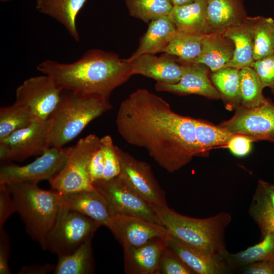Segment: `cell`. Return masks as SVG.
I'll use <instances>...</instances> for the list:
<instances>
[{"mask_svg": "<svg viewBox=\"0 0 274 274\" xmlns=\"http://www.w3.org/2000/svg\"><path fill=\"white\" fill-rule=\"evenodd\" d=\"M116 124L125 142L146 149L169 173L200 156L193 118L174 112L165 99L147 89H138L121 101Z\"/></svg>", "mask_w": 274, "mask_h": 274, "instance_id": "cell-1", "label": "cell"}, {"mask_svg": "<svg viewBox=\"0 0 274 274\" xmlns=\"http://www.w3.org/2000/svg\"><path fill=\"white\" fill-rule=\"evenodd\" d=\"M37 68L51 77L62 90L106 98L133 76L131 63L126 59L97 49L87 51L72 63L47 59Z\"/></svg>", "mask_w": 274, "mask_h": 274, "instance_id": "cell-2", "label": "cell"}, {"mask_svg": "<svg viewBox=\"0 0 274 274\" xmlns=\"http://www.w3.org/2000/svg\"><path fill=\"white\" fill-rule=\"evenodd\" d=\"M153 208L160 224L184 243L223 257L228 252L225 243V231L231 221L228 213L196 218L180 214L168 206Z\"/></svg>", "mask_w": 274, "mask_h": 274, "instance_id": "cell-3", "label": "cell"}, {"mask_svg": "<svg viewBox=\"0 0 274 274\" xmlns=\"http://www.w3.org/2000/svg\"><path fill=\"white\" fill-rule=\"evenodd\" d=\"M113 108L109 98L83 95L63 90L60 100L49 118V147L63 148L94 119Z\"/></svg>", "mask_w": 274, "mask_h": 274, "instance_id": "cell-4", "label": "cell"}, {"mask_svg": "<svg viewBox=\"0 0 274 274\" xmlns=\"http://www.w3.org/2000/svg\"><path fill=\"white\" fill-rule=\"evenodd\" d=\"M8 186L16 212L31 238L43 246L62 207L61 195L53 190L40 188L37 183H19Z\"/></svg>", "mask_w": 274, "mask_h": 274, "instance_id": "cell-5", "label": "cell"}, {"mask_svg": "<svg viewBox=\"0 0 274 274\" xmlns=\"http://www.w3.org/2000/svg\"><path fill=\"white\" fill-rule=\"evenodd\" d=\"M99 141L96 135L91 134L80 139L74 146L65 148L64 165L48 180L51 189L64 194L94 188L88 166L91 157L99 146Z\"/></svg>", "mask_w": 274, "mask_h": 274, "instance_id": "cell-6", "label": "cell"}, {"mask_svg": "<svg viewBox=\"0 0 274 274\" xmlns=\"http://www.w3.org/2000/svg\"><path fill=\"white\" fill-rule=\"evenodd\" d=\"M100 226L91 218L62 206L42 249L58 257L68 255L92 238Z\"/></svg>", "mask_w": 274, "mask_h": 274, "instance_id": "cell-7", "label": "cell"}, {"mask_svg": "<svg viewBox=\"0 0 274 274\" xmlns=\"http://www.w3.org/2000/svg\"><path fill=\"white\" fill-rule=\"evenodd\" d=\"M51 125L47 120L34 119L28 126L15 131L0 140L2 161H22L27 158L41 155L49 148L48 136Z\"/></svg>", "mask_w": 274, "mask_h": 274, "instance_id": "cell-8", "label": "cell"}, {"mask_svg": "<svg viewBox=\"0 0 274 274\" xmlns=\"http://www.w3.org/2000/svg\"><path fill=\"white\" fill-rule=\"evenodd\" d=\"M53 78L42 74L26 79L16 90L15 103L27 108L35 119H48L62 92Z\"/></svg>", "mask_w": 274, "mask_h": 274, "instance_id": "cell-9", "label": "cell"}, {"mask_svg": "<svg viewBox=\"0 0 274 274\" xmlns=\"http://www.w3.org/2000/svg\"><path fill=\"white\" fill-rule=\"evenodd\" d=\"M66 158L65 148L49 147L35 160L26 165H2L0 169V185L38 184L43 180H49L62 169Z\"/></svg>", "mask_w": 274, "mask_h": 274, "instance_id": "cell-10", "label": "cell"}, {"mask_svg": "<svg viewBox=\"0 0 274 274\" xmlns=\"http://www.w3.org/2000/svg\"><path fill=\"white\" fill-rule=\"evenodd\" d=\"M93 185L104 197L111 216H138L160 224L153 207L118 177L99 181Z\"/></svg>", "mask_w": 274, "mask_h": 274, "instance_id": "cell-11", "label": "cell"}, {"mask_svg": "<svg viewBox=\"0 0 274 274\" xmlns=\"http://www.w3.org/2000/svg\"><path fill=\"white\" fill-rule=\"evenodd\" d=\"M120 172L118 177L152 207L167 206L165 193L158 184L150 166L119 149Z\"/></svg>", "mask_w": 274, "mask_h": 274, "instance_id": "cell-12", "label": "cell"}, {"mask_svg": "<svg viewBox=\"0 0 274 274\" xmlns=\"http://www.w3.org/2000/svg\"><path fill=\"white\" fill-rule=\"evenodd\" d=\"M220 126L233 133L249 135L258 141H269L270 136L274 133V104L267 99L256 108L239 106L234 115Z\"/></svg>", "mask_w": 274, "mask_h": 274, "instance_id": "cell-13", "label": "cell"}, {"mask_svg": "<svg viewBox=\"0 0 274 274\" xmlns=\"http://www.w3.org/2000/svg\"><path fill=\"white\" fill-rule=\"evenodd\" d=\"M111 218V231L122 247L140 246L153 238H166L169 234L162 225L142 217L115 215Z\"/></svg>", "mask_w": 274, "mask_h": 274, "instance_id": "cell-14", "label": "cell"}, {"mask_svg": "<svg viewBox=\"0 0 274 274\" xmlns=\"http://www.w3.org/2000/svg\"><path fill=\"white\" fill-rule=\"evenodd\" d=\"M172 55L143 54L130 61L132 75H142L156 82L176 84L188 68V63H179Z\"/></svg>", "mask_w": 274, "mask_h": 274, "instance_id": "cell-15", "label": "cell"}, {"mask_svg": "<svg viewBox=\"0 0 274 274\" xmlns=\"http://www.w3.org/2000/svg\"><path fill=\"white\" fill-rule=\"evenodd\" d=\"M165 238H154L138 247H123L125 272L159 274L161 256L167 246Z\"/></svg>", "mask_w": 274, "mask_h": 274, "instance_id": "cell-16", "label": "cell"}, {"mask_svg": "<svg viewBox=\"0 0 274 274\" xmlns=\"http://www.w3.org/2000/svg\"><path fill=\"white\" fill-rule=\"evenodd\" d=\"M207 66L201 63H188V68L179 82L167 84L156 82L157 91L177 94H195L211 99H221L219 91L209 78Z\"/></svg>", "mask_w": 274, "mask_h": 274, "instance_id": "cell-17", "label": "cell"}, {"mask_svg": "<svg viewBox=\"0 0 274 274\" xmlns=\"http://www.w3.org/2000/svg\"><path fill=\"white\" fill-rule=\"evenodd\" d=\"M165 239L167 245L195 273L224 274L230 272L223 257L214 255L192 247L170 234Z\"/></svg>", "mask_w": 274, "mask_h": 274, "instance_id": "cell-18", "label": "cell"}, {"mask_svg": "<svg viewBox=\"0 0 274 274\" xmlns=\"http://www.w3.org/2000/svg\"><path fill=\"white\" fill-rule=\"evenodd\" d=\"M60 195L62 207L86 216L96 222L100 226H105L111 230L112 218L106 202L95 187L90 190Z\"/></svg>", "mask_w": 274, "mask_h": 274, "instance_id": "cell-19", "label": "cell"}, {"mask_svg": "<svg viewBox=\"0 0 274 274\" xmlns=\"http://www.w3.org/2000/svg\"><path fill=\"white\" fill-rule=\"evenodd\" d=\"M247 17L243 0H208L204 35L223 32Z\"/></svg>", "mask_w": 274, "mask_h": 274, "instance_id": "cell-20", "label": "cell"}, {"mask_svg": "<svg viewBox=\"0 0 274 274\" xmlns=\"http://www.w3.org/2000/svg\"><path fill=\"white\" fill-rule=\"evenodd\" d=\"M257 17L247 18L242 23L228 28L223 36L230 40L234 44V50L231 60L225 67L238 70L251 66L253 59L254 28Z\"/></svg>", "mask_w": 274, "mask_h": 274, "instance_id": "cell-21", "label": "cell"}, {"mask_svg": "<svg viewBox=\"0 0 274 274\" xmlns=\"http://www.w3.org/2000/svg\"><path fill=\"white\" fill-rule=\"evenodd\" d=\"M87 0H36V9L63 25L77 42L80 34L77 27V18Z\"/></svg>", "mask_w": 274, "mask_h": 274, "instance_id": "cell-22", "label": "cell"}, {"mask_svg": "<svg viewBox=\"0 0 274 274\" xmlns=\"http://www.w3.org/2000/svg\"><path fill=\"white\" fill-rule=\"evenodd\" d=\"M178 29L169 16L151 21L146 32L141 38L135 51L126 60L130 62L143 54L161 52L167 45Z\"/></svg>", "mask_w": 274, "mask_h": 274, "instance_id": "cell-23", "label": "cell"}, {"mask_svg": "<svg viewBox=\"0 0 274 274\" xmlns=\"http://www.w3.org/2000/svg\"><path fill=\"white\" fill-rule=\"evenodd\" d=\"M234 50L233 43L223 32L204 35L200 53L193 63L203 64L214 72L225 67L232 58Z\"/></svg>", "mask_w": 274, "mask_h": 274, "instance_id": "cell-24", "label": "cell"}, {"mask_svg": "<svg viewBox=\"0 0 274 274\" xmlns=\"http://www.w3.org/2000/svg\"><path fill=\"white\" fill-rule=\"evenodd\" d=\"M207 3L208 0H195L188 5L175 6L169 16L178 30L204 35Z\"/></svg>", "mask_w": 274, "mask_h": 274, "instance_id": "cell-25", "label": "cell"}, {"mask_svg": "<svg viewBox=\"0 0 274 274\" xmlns=\"http://www.w3.org/2000/svg\"><path fill=\"white\" fill-rule=\"evenodd\" d=\"M259 243L235 254L224 256L230 272L256 262L274 260V233H267Z\"/></svg>", "mask_w": 274, "mask_h": 274, "instance_id": "cell-26", "label": "cell"}, {"mask_svg": "<svg viewBox=\"0 0 274 274\" xmlns=\"http://www.w3.org/2000/svg\"><path fill=\"white\" fill-rule=\"evenodd\" d=\"M92 239L90 238L71 254L59 257L54 274H90L94 271Z\"/></svg>", "mask_w": 274, "mask_h": 274, "instance_id": "cell-27", "label": "cell"}, {"mask_svg": "<svg viewBox=\"0 0 274 274\" xmlns=\"http://www.w3.org/2000/svg\"><path fill=\"white\" fill-rule=\"evenodd\" d=\"M211 81L227 109L233 110L240 106L239 70L223 67L213 72Z\"/></svg>", "mask_w": 274, "mask_h": 274, "instance_id": "cell-28", "label": "cell"}, {"mask_svg": "<svg viewBox=\"0 0 274 274\" xmlns=\"http://www.w3.org/2000/svg\"><path fill=\"white\" fill-rule=\"evenodd\" d=\"M204 36L178 30L161 52L177 57L183 63H193L200 53Z\"/></svg>", "mask_w": 274, "mask_h": 274, "instance_id": "cell-29", "label": "cell"}, {"mask_svg": "<svg viewBox=\"0 0 274 274\" xmlns=\"http://www.w3.org/2000/svg\"><path fill=\"white\" fill-rule=\"evenodd\" d=\"M195 136L200 156L207 157L210 150L216 147L226 146L236 133L204 120L194 119Z\"/></svg>", "mask_w": 274, "mask_h": 274, "instance_id": "cell-30", "label": "cell"}, {"mask_svg": "<svg viewBox=\"0 0 274 274\" xmlns=\"http://www.w3.org/2000/svg\"><path fill=\"white\" fill-rule=\"evenodd\" d=\"M252 219L258 226L262 237L267 233H274V209L261 180L258 182L249 210Z\"/></svg>", "mask_w": 274, "mask_h": 274, "instance_id": "cell-31", "label": "cell"}, {"mask_svg": "<svg viewBox=\"0 0 274 274\" xmlns=\"http://www.w3.org/2000/svg\"><path fill=\"white\" fill-rule=\"evenodd\" d=\"M263 89L256 73L252 67L239 70L240 106L254 108L263 104L267 98L262 94Z\"/></svg>", "mask_w": 274, "mask_h": 274, "instance_id": "cell-32", "label": "cell"}, {"mask_svg": "<svg viewBox=\"0 0 274 274\" xmlns=\"http://www.w3.org/2000/svg\"><path fill=\"white\" fill-rule=\"evenodd\" d=\"M129 14L145 23L169 16L174 6L170 0H124Z\"/></svg>", "mask_w": 274, "mask_h": 274, "instance_id": "cell-33", "label": "cell"}, {"mask_svg": "<svg viewBox=\"0 0 274 274\" xmlns=\"http://www.w3.org/2000/svg\"><path fill=\"white\" fill-rule=\"evenodd\" d=\"M35 119L25 107L14 103L0 109V140L29 125Z\"/></svg>", "mask_w": 274, "mask_h": 274, "instance_id": "cell-34", "label": "cell"}, {"mask_svg": "<svg viewBox=\"0 0 274 274\" xmlns=\"http://www.w3.org/2000/svg\"><path fill=\"white\" fill-rule=\"evenodd\" d=\"M272 54H274V20L258 16L254 28V60Z\"/></svg>", "mask_w": 274, "mask_h": 274, "instance_id": "cell-35", "label": "cell"}, {"mask_svg": "<svg viewBox=\"0 0 274 274\" xmlns=\"http://www.w3.org/2000/svg\"><path fill=\"white\" fill-rule=\"evenodd\" d=\"M99 146L103 153L105 169L102 180H108L118 177L120 172L119 148L114 144L111 136L100 138Z\"/></svg>", "mask_w": 274, "mask_h": 274, "instance_id": "cell-36", "label": "cell"}, {"mask_svg": "<svg viewBox=\"0 0 274 274\" xmlns=\"http://www.w3.org/2000/svg\"><path fill=\"white\" fill-rule=\"evenodd\" d=\"M159 274H195V273L167 245L161 256Z\"/></svg>", "mask_w": 274, "mask_h": 274, "instance_id": "cell-37", "label": "cell"}, {"mask_svg": "<svg viewBox=\"0 0 274 274\" xmlns=\"http://www.w3.org/2000/svg\"><path fill=\"white\" fill-rule=\"evenodd\" d=\"M251 67L256 73L262 88H269L274 94V54L254 61Z\"/></svg>", "mask_w": 274, "mask_h": 274, "instance_id": "cell-38", "label": "cell"}, {"mask_svg": "<svg viewBox=\"0 0 274 274\" xmlns=\"http://www.w3.org/2000/svg\"><path fill=\"white\" fill-rule=\"evenodd\" d=\"M16 212L15 204L6 185H0V229L3 228L9 217Z\"/></svg>", "mask_w": 274, "mask_h": 274, "instance_id": "cell-39", "label": "cell"}, {"mask_svg": "<svg viewBox=\"0 0 274 274\" xmlns=\"http://www.w3.org/2000/svg\"><path fill=\"white\" fill-rule=\"evenodd\" d=\"M258 140L252 136L236 134L229 141L226 147L232 153L237 156H243L251 151L252 143Z\"/></svg>", "mask_w": 274, "mask_h": 274, "instance_id": "cell-40", "label": "cell"}, {"mask_svg": "<svg viewBox=\"0 0 274 274\" xmlns=\"http://www.w3.org/2000/svg\"><path fill=\"white\" fill-rule=\"evenodd\" d=\"M105 165L103 153L99 146L89 161L88 170L92 184L103 179Z\"/></svg>", "mask_w": 274, "mask_h": 274, "instance_id": "cell-41", "label": "cell"}, {"mask_svg": "<svg viewBox=\"0 0 274 274\" xmlns=\"http://www.w3.org/2000/svg\"><path fill=\"white\" fill-rule=\"evenodd\" d=\"M11 251L9 235L4 230L0 229V274H10L9 258Z\"/></svg>", "mask_w": 274, "mask_h": 274, "instance_id": "cell-42", "label": "cell"}, {"mask_svg": "<svg viewBox=\"0 0 274 274\" xmlns=\"http://www.w3.org/2000/svg\"><path fill=\"white\" fill-rule=\"evenodd\" d=\"M242 269L246 274H274V260L254 262Z\"/></svg>", "mask_w": 274, "mask_h": 274, "instance_id": "cell-43", "label": "cell"}, {"mask_svg": "<svg viewBox=\"0 0 274 274\" xmlns=\"http://www.w3.org/2000/svg\"><path fill=\"white\" fill-rule=\"evenodd\" d=\"M55 265L51 264L43 265H30L22 267L18 273L26 274H45L54 271Z\"/></svg>", "mask_w": 274, "mask_h": 274, "instance_id": "cell-44", "label": "cell"}, {"mask_svg": "<svg viewBox=\"0 0 274 274\" xmlns=\"http://www.w3.org/2000/svg\"><path fill=\"white\" fill-rule=\"evenodd\" d=\"M270 203L274 209V185L261 180Z\"/></svg>", "mask_w": 274, "mask_h": 274, "instance_id": "cell-45", "label": "cell"}, {"mask_svg": "<svg viewBox=\"0 0 274 274\" xmlns=\"http://www.w3.org/2000/svg\"><path fill=\"white\" fill-rule=\"evenodd\" d=\"M174 7L181 6L193 3L195 0H170Z\"/></svg>", "mask_w": 274, "mask_h": 274, "instance_id": "cell-46", "label": "cell"}, {"mask_svg": "<svg viewBox=\"0 0 274 274\" xmlns=\"http://www.w3.org/2000/svg\"><path fill=\"white\" fill-rule=\"evenodd\" d=\"M269 141H271L274 143V133H273L270 136Z\"/></svg>", "mask_w": 274, "mask_h": 274, "instance_id": "cell-47", "label": "cell"}, {"mask_svg": "<svg viewBox=\"0 0 274 274\" xmlns=\"http://www.w3.org/2000/svg\"><path fill=\"white\" fill-rule=\"evenodd\" d=\"M13 1V0H0V1L1 2H3V3L8 2H9V1Z\"/></svg>", "mask_w": 274, "mask_h": 274, "instance_id": "cell-48", "label": "cell"}]
</instances>
